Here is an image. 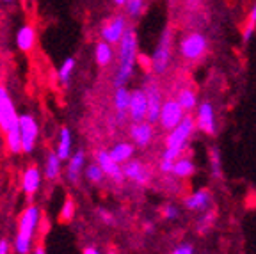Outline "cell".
Returning a JSON list of instances; mask_svg holds the SVG:
<instances>
[{
  "mask_svg": "<svg viewBox=\"0 0 256 254\" xmlns=\"http://www.w3.org/2000/svg\"><path fill=\"white\" fill-rule=\"evenodd\" d=\"M98 217L102 218V222L107 224V226H114L116 224V217H114V214L108 210H105V208H98Z\"/></svg>",
  "mask_w": 256,
  "mask_h": 254,
  "instance_id": "obj_36",
  "label": "cell"
},
{
  "mask_svg": "<svg viewBox=\"0 0 256 254\" xmlns=\"http://www.w3.org/2000/svg\"><path fill=\"white\" fill-rule=\"evenodd\" d=\"M176 100H178V104L182 105V108H184L187 114H190L192 110H196L198 108V94L192 89H187V88H184V89H180L178 91V94H176Z\"/></svg>",
  "mask_w": 256,
  "mask_h": 254,
  "instance_id": "obj_26",
  "label": "cell"
},
{
  "mask_svg": "<svg viewBox=\"0 0 256 254\" xmlns=\"http://www.w3.org/2000/svg\"><path fill=\"white\" fill-rule=\"evenodd\" d=\"M196 126L201 134L214 137L217 134V123H216V110H214L212 102H201L198 105L196 114Z\"/></svg>",
  "mask_w": 256,
  "mask_h": 254,
  "instance_id": "obj_12",
  "label": "cell"
},
{
  "mask_svg": "<svg viewBox=\"0 0 256 254\" xmlns=\"http://www.w3.org/2000/svg\"><path fill=\"white\" fill-rule=\"evenodd\" d=\"M196 118H192L190 114H187L178 126L174 130L168 132V137H166V148H178V150L184 151L185 146H187L190 135L196 130Z\"/></svg>",
  "mask_w": 256,
  "mask_h": 254,
  "instance_id": "obj_5",
  "label": "cell"
},
{
  "mask_svg": "<svg viewBox=\"0 0 256 254\" xmlns=\"http://www.w3.org/2000/svg\"><path fill=\"white\" fill-rule=\"evenodd\" d=\"M0 2H4V4H12L14 0H0Z\"/></svg>",
  "mask_w": 256,
  "mask_h": 254,
  "instance_id": "obj_44",
  "label": "cell"
},
{
  "mask_svg": "<svg viewBox=\"0 0 256 254\" xmlns=\"http://www.w3.org/2000/svg\"><path fill=\"white\" fill-rule=\"evenodd\" d=\"M60 167H62V160L59 158L56 150L50 151V153L46 155V160H44L43 176L48 180V182H54V180H57L60 176Z\"/></svg>",
  "mask_w": 256,
  "mask_h": 254,
  "instance_id": "obj_24",
  "label": "cell"
},
{
  "mask_svg": "<svg viewBox=\"0 0 256 254\" xmlns=\"http://www.w3.org/2000/svg\"><path fill=\"white\" fill-rule=\"evenodd\" d=\"M128 116L132 123H140V121L148 120V98L144 89H132L130 92V108H128Z\"/></svg>",
  "mask_w": 256,
  "mask_h": 254,
  "instance_id": "obj_13",
  "label": "cell"
},
{
  "mask_svg": "<svg viewBox=\"0 0 256 254\" xmlns=\"http://www.w3.org/2000/svg\"><path fill=\"white\" fill-rule=\"evenodd\" d=\"M82 254H102V252H100L98 249H96V247H91V246H89V247H86V249L82 250Z\"/></svg>",
  "mask_w": 256,
  "mask_h": 254,
  "instance_id": "obj_40",
  "label": "cell"
},
{
  "mask_svg": "<svg viewBox=\"0 0 256 254\" xmlns=\"http://www.w3.org/2000/svg\"><path fill=\"white\" fill-rule=\"evenodd\" d=\"M208 41L201 32H188L187 36L178 44V52L184 59L187 60H198L206 54Z\"/></svg>",
  "mask_w": 256,
  "mask_h": 254,
  "instance_id": "obj_4",
  "label": "cell"
},
{
  "mask_svg": "<svg viewBox=\"0 0 256 254\" xmlns=\"http://www.w3.org/2000/svg\"><path fill=\"white\" fill-rule=\"evenodd\" d=\"M41 171L36 166H28L22 174V190L27 196H34L41 187Z\"/></svg>",
  "mask_w": 256,
  "mask_h": 254,
  "instance_id": "obj_20",
  "label": "cell"
},
{
  "mask_svg": "<svg viewBox=\"0 0 256 254\" xmlns=\"http://www.w3.org/2000/svg\"><path fill=\"white\" fill-rule=\"evenodd\" d=\"M171 50H172V30L166 27L162 30L152 56V70L155 75H164L171 64Z\"/></svg>",
  "mask_w": 256,
  "mask_h": 254,
  "instance_id": "obj_3",
  "label": "cell"
},
{
  "mask_svg": "<svg viewBox=\"0 0 256 254\" xmlns=\"http://www.w3.org/2000/svg\"><path fill=\"white\" fill-rule=\"evenodd\" d=\"M32 254H46V250H44L43 246H38V247H34V252Z\"/></svg>",
  "mask_w": 256,
  "mask_h": 254,
  "instance_id": "obj_41",
  "label": "cell"
},
{
  "mask_svg": "<svg viewBox=\"0 0 256 254\" xmlns=\"http://www.w3.org/2000/svg\"><path fill=\"white\" fill-rule=\"evenodd\" d=\"M208 164H210V171H212L214 178H222V160H220L219 148H210V151H208Z\"/></svg>",
  "mask_w": 256,
  "mask_h": 254,
  "instance_id": "obj_28",
  "label": "cell"
},
{
  "mask_svg": "<svg viewBox=\"0 0 256 254\" xmlns=\"http://www.w3.org/2000/svg\"><path fill=\"white\" fill-rule=\"evenodd\" d=\"M0 254H9V242L6 238L0 240Z\"/></svg>",
  "mask_w": 256,
  "mask_h": 254,
  "instance_id": "obj_39",
  "label": "cell"
},
{
  "mask_svg": "<svg viewBox=\"0 0 256 254\" xmlns=\"http://www.w3.org/2000/svg\"><path fill=\"white\" fill-rule=\"evenodd\" d=\"M40 220L41 210L36 204H28V206L24 208L20 220H18V231H16L14 242H12L16 254H28L32 250V242H34V236H36Z\"/></svg>",
  "mask_w": 256,
  "mask_h": 254,
  "instance_id": "obj_2",
  "label": "cell"
},
{
  "mask_svg": "<svg viewBox=\"0 0 256 254\" xmlns=\"http://www.w3.org/2000/svg\"><path fill=\"white\" fill-rule=\"evenodd\" d=\"M153 222H144V231H146V233H152L153 231Z\"/></svg>",
  "mask_w": 256,
  "mask_h": 254,
  "instance_id": "obj_42",
  "label": "cell"
},
{
  "mask_svg": "<svg viewBox=\"0 0 256 254\" xmlns=\"http://www.w3.org/2000/svg\"><path fill=\"white\" fill-rule=\"evenodd\" d=\"M114 59V48L107 41H98L94 46V60L100 68H107Z\"/></svg>",
  "mask_w": 256,
  "mask_h": 254,
  "instance_id": "obj_25",
  "label": "cell"
},
{
  "mask_svg": "<svg viewBox=\"0 0 256 254\" xmlns=\"http://www.w3.org/2000/svg\"><path fill=\"white\" fill-rule=\"evenodd\" d=\"M84 171H86V151L84 150L73 151L72 158L68 160V166H66V178L73 185H76L80 182V176L84 174Z\"/></svg>",
  "mask_w": 256,
  "mask_h": 254,
  "instance_id": "obj_18",
  "label": "cell"
},
{
  "mask_svg": "<svg viewBox=\"0 0 256 254\" xmlns=\"http://www.w3.org/2000/svg\"><path fill=\"white\" fill-rule=\"evenodd\" d=\"M144 92H146V98H148V120L150 123H158L160 120V110H162V105H164V98H162V91H160L158 84L152 78H146L144 82Z\"/></svg>",
  "mask_w": 256,
  "mask_h": 254,
  "instance_id": "obj_10",
  "label": "cell"
},
{
  "mask_svg": "<svg viewBox=\"0 0 256 254\" xmlns=\"http://www.w3.org/2000/svg\"><path fill=\"white\" fill-rule=\"evenodd\" d=\"M254 30H256V2H254V6H252L251 12H249L248 25H246L244 32H242V40H244V43H248V41L251 40L252 34H254Z\"/></svg>",
  "mask_w": 256,
  "mask_h": 254,
  "instance_id": "obj_33",
  "label": "cell"
},
{
  "mask_svg": "<svg viewBox=\"0 0 256 254\" xmlns=\"http://www.w3.org/2000/svg\"><path fill=\"white\" fill-rule=\"evenodd\" d=\"M107 254H118V252H114V250H108V252Z\"/></svg>",
  "mask_w": 256,
  "mask_h": 254,
  "instance_id": "obj_47",
  "label": "cell"
},
{
  "mask_svg": "<svg viewBox=\"0 0 256 254\" xmlns=\"http://www.w3.org/2000/svg\"><path fill=\"white\" fill-rule=\"evenodd\" d=\"M84 176H86V180H88L89 183H94V185H100V183L104 182V178H107V176H105V172H104V169H102V167L98 166L96 162L86 166Z\"/></svg>",
  "mask_w": 256,
  "mask_h": 254,
  "instance_id": "obj_30",
  "label": "cell"
},
{
  "mask_svg": "<svg viewBox=\"0 0 256 254\" xmlns=\"http://www.w3.org/2000/svg\"><path fill=\"white\" fill-rule=\"evenodd\" d=\"M56 153L62 162H68L73 155V135L68 126H62L59 132V140H57Z\"/></svg>",
  "mask_w": 256,
  "mask_h": 254,
  "instance_id": "obj_21",
  "label": "cell"
},
{
  "mask_svg": "<svg viewBox=\"0 0 256 254\" xmlns=\"http://www.w3.org/2000/svg\"><path fill=\"white\" fill-rule=\"evenodd\" d=\"M75 59L73 57H68V59H64V62L60 64L59 72H57V78L62 86H68L70 80H72V75H73V70H75Z\"/></svg>",
  "mask_w": 256,
  "mask_h": 254,
  "instance_id": "obj_29",
  "label": "cell"
},
{
  "mask_svg": "<svg viewBox=\"0 0 256 254\" xmlns=\"http://www.w3.org/2000/svg\"><path fill=\"white\" fill-rule=\"evenodd\" d=\"M4 142H6V150L11 153V155H20L24 153L22 151V130H20V123L14 124L11 130H8L4 134Z\"/></svg>",
  "mask_w": 256,
  "mask_h": 254,
  "instance_id": "obj_23",
  "label": "cell"
},
{
  "mask_svg": "<svg viewBox=\"0 0 256 254\" xmlns=\"http://www.w3.org/2000/svg\"><path fill=\"white\" fill-rule=\"evenodd\" d=\"M162 217L168 218V220H176L180 217V208L176 206L174 202H168L162 206Z\"/></svg>",
  "mask_w": 256,
  "mask_h": 254,
  "instance_id": "obj_35",
  "label": "cell"
},
{
  "mask_svg": "<svg viewBox=\"0 0 256 254\" xmlns=\"http://www.w3.org/2000/svg\"><path fill=\"white\" fill-rule=\"evenodd\" d=\"M20 130H22V151L24 155H30L36 148L40 137V124L32 114H20Z\"/></svg>",
  "mask_w": 256,
  "mask_h": 254,
  "instance_id": "obj_6",
  "label": "cell"
},
{
  "mask_svg": "<svg viewBox=\"0 0 256 254\" xmlns=\"http://www.w3.org/2000/svg\"><path fill=\"white\" fill-rule=\"evenodd\" d=\"M73 217H75V201L72 198H66L59 212V218L62 222H70V220H73Z\"/></svg>",
  "mask_w": 256,
  "mask_h": 254,
  "instance_id": "obj_31",
  "label": "cell"
},
{
  "mask_svg": "<svg viewBox=\"0 0 256 254\" xmlns=\"http://www.w3.org/2000/svg\"><path fill=\"white\" fill-rule=\"evenodd\" d=\"M25 4H30V2H34V0H24Z\"/></svg>",
  "mask_w": 256,
  "mask_h": 254,
  "instance_id": "obj_45",
  "label": "cell"
},
{
  "mask_svg": "<svg viewBox=\"0 0 256 254\" xmlns=\"http://www.w3.org/2000/svg\"><path fill=\"white\" fill-rule=\"evenodd\" d=\"M172 167H174V162H172V160L162 158V160H160V164H158V169H160V172H162V174H172Z\"/></svg>",
  "mask_w": 256,
  "mask_h": 254,
  "instance_id": "obj_38",
  "label": "cell"
},
{
  "mask_svg": "<svg viewBox=\"0 0 256 254\" xmlns=\"http://www.w3.org/2000/svg\"><path fill=\"white\" fill-rule=\"evenodd\" d=\"M123 172H124V178L134 182L136 185H139V187H146L150 183V180H152L150 171L146 169V166H144L140 160L132 158V160H128L126 164H123Z\"/></svg>",
  "mask_w": 256,
  "mask_h": 254,
  "instance_id": "obj_14",
  "label": "cell"
},
{
  "mask_svg": "<svg viewBox=\"0 0 256 254\" xmlns=\"http://www.w3.org/2000/svg\"><path fill=\"white\" fill-rule=\"evenodd\" d=\"M130 89L124 88H116L114 96H112V104H114V110H116V123L123 124L126 120H130L128 116V108H130Z\"/></svg>",
  "mask_w": 256,
  "mask_h": 254,
  "instance_id": "obj_16",
  "label": "cell"
},
{
  "mask_svg": "<svg viewBox=\"0 0 256 254\" xmlns=\"http://www.w3.org/2000/svg\"><path fill=\"white\" fill-rule=\"evenodd\" d=\"M153 123L150 121H140V123L130 124V139L137 148H148L153 140Z\"/></svg>",
  "mask_w": 256,
  "mask_h": 254,
  "instance_id": "obj_17",
  "label": "cell"
},
{
  "mask_svg": "<svg viewBox=\"0 0 256 254\" xmlns=\"http://www.w3.org/2000/svg\"><path fill=\"white\" fill-rule=\"evenodd\" d=\"M108 153H110V156L114 160H116L118 164H126L128 160L134 158V153H136V144H130V142H124V140H121V142H116L114 146L108 150Z\"/></svg>",
  "mask_w": 256,
  "mask_h": 254,
  "instance_id": "obj_22",
  "label": "cell"
},
{
  "mask_svg": "<svg viewBox=\"0 0 256 254\" xmlns=\"http://www.w3.org/2000/svg\"><path fill=\"white\" fill-rule=\"evenodd\" d=\"M128 27H130V25H128L126 16L116 14L102 25L100 36H102V40L107 41L108 44H120L121 40H123V36L126 34Z\"/></svg>",
  "mask_w": 256,
  "mask_h": 254,
  "instance_id": "obj_8",
  "label": "cell"
},
{
  "mask_svg": "<svg viewBox=\"0 0 256 254\" xmlns=\"http://www.w3.org/2000/svg\"><path fill=\"white\" fill-rule=\"evenodd\" d=\"M194 252H196L194 246H192L190 242H184V244H180L178 247H174L171 254H194Z\"/></svg>",
  "mask_w": 256,
  "mask_h": 254,
  "instance_id": "obj_37",
  "label": "cell"
},
{
  "mask_svg": "<svg viewBox=\"0 0 256 254\" xmlns=\"http://www.w3.org/2000/svg\"><path fill=\"white\" fill-rule=\"evenodd\" d=\"M94 162L98 164V166L104 169L105 176H107L108 180H112L114 183H118V185H121V183L124 182V172H123V166L121 164H118L116 160L112 158L110 153H108L107 150H100L94 153Z\"/></svg>",
  "mask_w": 256,
  "mask_h": 254,
  "instance_id": "obj_11",
  "label": "cell"
},
{
  "mask_svg": "<svg viewBox=\"0 0 256 254\" xmlns=\"http://www.w3.org/2000/svg\"><path fill=\"white\" fill-rule=\"evenodd\" d=\"M185 116H187V112L182 108V105L178 104V100L169 98V100H164V105H162V110H160L158 123L166 132H171L184 121Z\"/></svg>",
  "mask_w": 256,
  "mask_h": 254,
  "instance_id": "obj_7",
  "label": "cell"
},
{
  "mask_svg": "<svg viewBox=\"0 0 256 254\" xmlns=\"http://www.w3.org/2000/svg\"><path fill=\"white\" fill-rule=\"evenodd\" d=\"M214 222H216V214L210 210L204 212V214L201 215L200 220H198V233H201V234L208 233V231L212 230Z\"/></svg>",
  "mask_w": 256,
  "mask_h": 254,
  "instance_id": "obj_32",
  "label": "cell"
},
{
  "mask_svg": "<svg viewBox=\"0 0 256 254\" xmlns=\"http://www.w3.org/2000/svg\"><path fill=\"white\" fill-rule=\"evenodd\" d=\"M18 123H20V114L16 112L11 94L4 86H0V128L6 134Z\"/></svg>",
  "mask_w": 256,
  "mask_h": 254,
  "instance_id": "obj_9",
  "label": "cell"
},
{
  "mask_svg": "<svg viewBox=\"0 0 256 254\" xmlns=\"http://www.w3.org/2000/svg\"><path fill=\"white\" fill-rule=\"evenodd\" d=\"M16 46L24 54H28L36 46V28L30 24H25L16 32Z\"/></svg>",
  "mask_w": 256,
  "mask_h": 254,
  "instance_id": "obj_19",
  "label": "cell"
},
{
  "mask_svg": "<svg viewBox=\"0 0 256 254\" xmlns=\"http://www.w3.org/2000/svg\"><path fill=\"white\" fill-rule=\"evenodd\" d=\"M112 2H114L118 8H124V6H126V0H112Z\"/></svg>",
  "mask_w": 256,
  "mask_h": 254,
  "instance_id": "obj_43",
  "label": "cell"
},
{
  "mask_svg": "<svg viewBox=\"0 0 256 254\" xmlns=\"http://www.w3.org/2000/svg\"><path fill=\"white\" fill-rule=\"evenodd\" d=\"M137 56H139V41H137V32L134 27H128L126 34L120 43V52H118V70L114 73V88H124L126 82L132 78L134 70H136Z\"/></svg>",
  "mask_w": 256,
  "mask_h": 254,
  "instance_id": "obj_1",
  "label": "cell"
},
{
  "mask_svg": "<svg viewBox=\"0 0 256 254\" xmlns=\"http://www.w3.org/2000/svg\"><path fill=\"white\" fill-rule=\"evenodd\" d=\"M214 198L212 192L208 188H200V190L192 192L187 198L184 199V204L188 212H198V214H204V212L210 210V204H212Z\"/></svg>",
  "mask_w": 256,
  "mask_h": 254,
  "instance_id": "obj_15",
  "label": "cell"
},
{
  "mask_svg": "<svg viewBox=\"0 0 256 254\" xmlns=\"http://www.w3.org/2000/svg\"><path fill=\"white\" fill-rule=\"evenodd\" d=\"M124 9H126V14L130 18H137V16H140V12L144 9V0H126Z\"/></svg>",
  "mask_w": 256,
  "mask_h": 254,
  "instance_id": "obj_34",
  "label": "cell"
},
{
  "mask_svg": "<svg viewBox=\"0 0 256 254\" xmlns=\"http://www.w3.org/2000/svg\"><path fill=\"white\" fill-rule=\"evenodd\" d=\"M196 172V166L188 156H180L178 160H174V167H172V176L176 178H188Z\"/></svg>",
  "mask_w": 256,
  "mask_h": 254,
  "instance_id": "obj_27",
  "label": "cell"
},
{
  "mask_svg": "<svg viewBox=\"0 0 256 254\" xmlns=\"http://www.w3.org/2000/svg\"><path fill=\"white\" fill-rule=\"evenodd\" d=\"M2 135H4V132H2V128H0V139H2Z\"/></svg>",
  "mask_w": 256,
  "mask_h": 254,
  "instance_id": "obj_46",
  "label": "cell"
}]
</instances>
